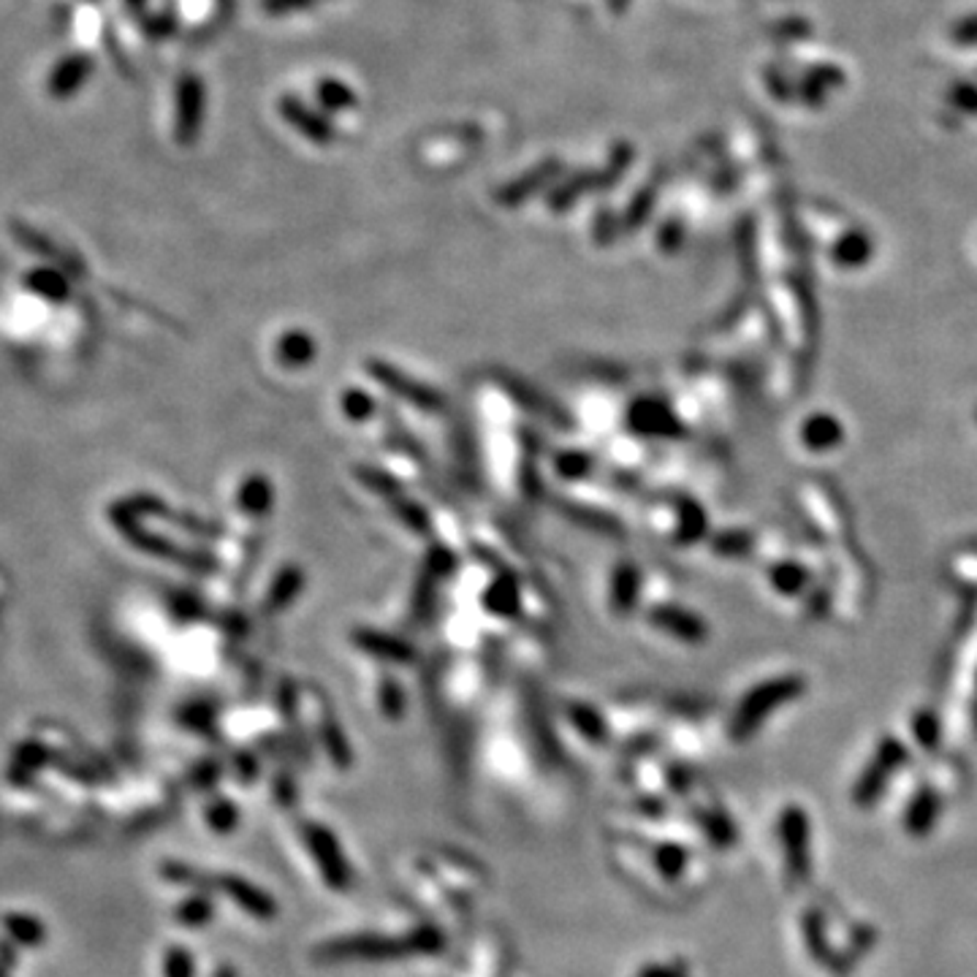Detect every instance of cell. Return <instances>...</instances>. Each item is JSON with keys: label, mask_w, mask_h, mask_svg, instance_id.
Here are the masks:
<instances>
[{"label": "cell", "mask_w": 977, "mask_h": 977, "mask_svg": "<svg viewBox=\"0 0 977 977\" xmlns=\"http://www.w3.org/2000/svg\"><path fill=\"white\" fill-rule=\"evenodd\" d=\"M277 356L285 367H302V364L313 362V356H316V342L307 334H302V331H291V334L280 337Z\"/></svg>", "instance_id": "obj_19"}, {"label": "cell", "mask_w": 977, "mask_h": 977, "mask_svg": "<svg viewBox=\"0 0 977 977\" xmlns=\"http://www.w3.org/2000/svg\"><path fill=\"white\" fill-rule=\"evenodd\" d=\"M380 701H383V706H386V714H391V717H397L399 708H402V693H399L397 684H394V682H386V684H383V690H380Z\"/></svg>", "instance_id": "obj_36"}, {"label": "cell", "mask_w": 977, "mask_h": 977, "mask_svg": "<svg viewBox=\"0 0 977 977\" xmlns=\"http://www.w3.org/2000/svg\"><path fill=\"white\" fill-rule=\"evenodd\" d=\"M342 410H345L348 419L364 421V419H370V416H373L375 402L367 397V394H362V391H356V388H353V391H348L345 397H342Z\"/></svg>", "instance_id": "obj_27"}, {"label": "cell", "mask_w": 977, "mask_h": 977, "mask_svg": "<svg viewBox=\"0 0 977 977\" xmlns=\"http://www.w3.org/2000/svg\"><path fill=\"white\" fill-rule=\"evenodd\" d=\"M636 595H638L636 568H630V565H622L614 576V595H611V600H614V609L620 611V614H625V611H630L633 603H636Z\"/></svg>", "instance_id": "obj_22"}, {"label": "cell", "mask_w": 977, "mask_h": 977, "mask_svg": "<svg viewBox=\"0 0 977 977\" xmlns=\"http://www.w3.org/2000/svg\"><path fill=\"white\" fill-rule=\"evenodd\" d=\"M166 977H193V958L182 947H171L166 953Z\"/></svg>", "instance_id": "obj_29"}, {"label": "cell", "mask_w": 977, "mask_h": 977, "mask_svg": "<svg viewBox=\"0 0 977 977\" xmlns=\"http://www.w3.org/2000/svg\"><path fill=\"white\" fill-rule=\"evenodd\" d=\"M798 688H802V682H796V679H776V682H769L763 684V688L752 690L734 717L736 739H747V736L763 723L765 714H769L771 708L785 704V701H791L793 695L798 693Z\"/></svg>", "instance_id": "obj_3"}, {"label": "cell", "mask_w": 977, "mask_h": 977, "mask_svg": "<svg viewBox=\"0 0 977 977\" xmlns=\"http://www.w3.org/2000/svg\"><path fill=\"white\" fill-rule=\"evenodd\" d=\"M313 0H264V9L272 11V14H283V11H294V9H305L310 5Z\"/></svg>", "instance_id": "obj_37"}, {"label": "cell", "mask_w": 977, "mask_h": 977, "mask_svg": "<svg viewBox=\"0 0 977 977\" xmlns=\"http://www.w3.org/2000/svg\"><path fill=\"white\" fill-rule=\"evenodd\" d=\"M573 723L579 725V728L584 730V734L590 736V739H598V736L603 734V723H600L598 714L592 712V708H587V706L573 708Z\"/></svg>", "instance_id": "obj_33"}, {"label": "cell", "mask_w": 977, "mask_h": 977, "mask_svg": "<svg viewBox=\"0 0 977 977\" xmlns=\"http://www.w3.org/2000/svg\"><path fill=\"white\" fill-rule=\"evenodd\" d=\"M651 622L660 625L662 630L673 633L679 638H688V641H698L704 636V625L698 622V616L688 614V611H679V609H660L651 614Z\"/></svg>", "instance_id": "obj_16"}, {"label": "cell", "mask_w": 977, "mask_h": 977, "mask_svg": "<svg viewBox=\"0 0 977 977\" xmlns=\"http://www.w3.org/2000/svg\"><path fill=\"white\" fill-rule=\"evenodd\" d=\"M495 595H497V600H489L491 611H497V614H513V609H516V603H519L516 587L495 584Z\"/></svg>", "instance_id": "obj_32"}, {"label": "cell", "mask_w": 977, "mask_h": 977, "mask_svg": "<svg viewBox=\"0 0 977 977\" xmlns=\"http://www.w3.org/2000/svg\"><path fill=\"white\" fill-rule=\"evenodd\" d=\"M239 508L250 516H264L266 511L272 508V487L264 476H253L242 484L239 489Z\"/></svg>", "instance_id": "obj_18"}, {"label": "cell", "mask_w": 977, "mask_h": 977, "mask_svg": "<svg viewBox=\"0 0 977 977\" xmlns=\"http://www.w3.org/2000/svg\"><path fill=\"white\" fill-rule=\"evenodd\" d=\"M627 424L641 434H662V438L677 430V419L660 402H638L627 416Z\"/></svg>", "instance_id": "obj_13"}, {"label": "cell", "mask_w": 977, "mask_h": 977, "mask_svg": "<svg viewBox=\"0 0 977 977\" xmlns=\"http://www.w3.org/2000/svg\"><path fill=\"white\" fill-rule=\"evenodd\" d=\"M25 288L36 291L38 296H44V299L49 302H63L68 299V294H71L68 277H63V274L55 270H33L25 277Z\"/></svg>", "instance_id": "obj_20"}, {"label": "cell", "mask_w": 977, "mask_h": 977, "mask_svg": "<svg viewBox=\"0 0 977 977\" xmlns=\"http://www.w3.org/2000/svg\"><path fill=\"white\" fill-rule=\"evenodd\" d=\"M388 500H391V505H394V511H397V516L402 519L405 524H408L410 530H416V533H427V530H430V519H427V513H424V508L421 505H416L413 500H405L402 495H391L388 497Z\"/></svg>", "instance_id": "obj_25"}, {"label": "cell", "mask_w": 977, "mask_h": 977, "mask_svg": "<svg viewBox=\"0 0 977 977\" xmlns=\"http://www.w3.org/2000/svg\"><path fill=\"white\" fill-rule=\"evenodd\" d=\"M592 462L584 454H563V459L557 462V470L568 478H581L584 473H590Z\"/></svg>", "instance_id": "obj_31"}, {"label": "cell", "mask_w": 977, "mask_h": 977, "mask_svg": "<svg viewBox=\"0 0 977 977\" xmlns=\"http://www.w3.org/2000/svg\"><path fill=\"white\" fill-rule=\"evenodd\" d=\"M215 977H237V975H234L231 967H223L220 973H215Z\"/></svg>", "instance_id": "obj_39"}, {"label": "cell", "mask_w": 977, "mask_h": 977, "mask_svg": "<svg viewBox=\"0 0 977 977\" xmlns=\"http://www.w3.org/2000/svg\"><path fill=\"white\" fill-rule=\"evenodd\" d=\"M936 815H940V798H936V793L921 791L916 798H912L910 807H907L905 815L907 833H912V837H923V833H929L931 826H934Z\"/></svg>", "instance_id": "obj_15"}, {"label": "cell", "mask_w": 977, "mask_h": 977, "mask_svg": "<svg viewBox=\"0 0 977 977\" xmlns=\"http://www.w3.org/2000/svg\"><path fill=\"white\" fill-rule=\"evenodd\" d=\"M93 68H95L93 55L79 53V49L68 57H63V60H57L53 73H49L47 93L57 101L71 99V95L79 93V90H82V84L93 77Z\"/></svg>", "instance_id": "obj_11"}, {"label": "cell", "mask_w": 977, "mask_h": 977, "mask_svg": "<svg viewBox=\"0 0 977 977\" xmlns=\"http://www.w3.org/2000/svg\"><path fill=\"white\" fill-rule=\"evenodd\" d=\"M318 99H321V104L329 106V109H345V106L356 104V99H353L351 90H348L345 84H340V82H321V84H318Z\"/></svg>", "instance_id": "obj_26"}, {"label": "cell", "mask_w": 977, "mask_h": 977, "mask_svg": "<svg viewBox=\"0 0 977 977\" xmlns=\"http://www.w3.org/2000/svg\"><path fill=\"white\" fill-rule=\"evenodd\" d=\"M109 516H112L114 527H117L120 533H123L125 538L130 541V546L141 548V552H147V554H156V557L177 559V563H182V565H185V568L215 570V559L207 557V554L185 552V548H177L174 543L161 538V535H152V533H147V530H141L139 527V516H134V513H130V511H125V508L120 505V502H117V505H112Z\"/></svg>", "instance_id": "obj_2"}, {"label": "cell", "mask_w": 977, "mask_h": 977, "mask_svg": "<svg viewBox=\"0 0 977 977\" xmlns=\"http://www.w3.org/2000/svg\"><path fill=\"white\" fill-rule=\"evenodd\" d=\"M5 925L14 931L16 940L27 942V945H36V942L42 940V925H38L36 921H31V918H22V921L20 918H5Z\"/></svg>", "instance_id": "obj_30"}, {"label": "cell", "mask_w": 977, "mask_h": 977, "mask_svg": "<svg viewBox=\"0 0 977 977\" xmlns=\"http://www.w3.org/2000/svg\"><path fill=\"white\" fill-rule=\"evenodd\" d=\"M901 760H905V750H901L899 741L888 739L879 745L877 756H874L872 763L866 765V771L861 774L859 785H855V791H853L855 807H872L874 798L883 793L885 782L896 774V769L901 765Z\"/></svg>", "instance_id": "obj_6"}, {"label": "cell", "mask_w": 977, "mask_h": 977, "mask_svg": "<svg viewBox=\"0 0 977 977\" xmlns=\"http://www.w3.org/2000/svg\"><path fill=\"white\" fill-rule=\"evenodd\" d=\"M145 3H147V0H123V5H125V9H128V11H134V14H139V11H141V9H145Z\"/></svg>", "instance_id": "obj_38"}, {"label": "cell", "mask_w": 977, "mask_h": 977, "mask_svg": "<svg viewBox=\"0 0 977 977\" xmlns=\"http://www.w3.org/2000/svg\"><path fill=\"white\" fill-rule=\"evenodd\" d=\"M234 822H237V813H234L231 804L220 802L213 813H209V826H213L215 831H231Z\"/></svg>", "instance_id": "obj_34"}, {"label": "cell", "mask_w": 977, "mask_h": 977, "mask_svg": "<svg viewBox=\"0 0 977 977\" xmlns=\"http://www.w3.org/2000/svg\"><path fill=\"white\" fill-rule=\"evenodd\" d=\"M554 171H557V163L548 161L546 166H541V169H535L530 177H524V180H516V182H511V185H508V188H502V191L497 193V202L519 204V202H522V198H527L530 193L535 191V188H541L543 182L552 180Z\"/></svg>", "instance_id": "obj_21"}, {"label": "cell", "mask_w": 977, "mask_h": 977, "mask_svg": "<svg viewBox=\"0 0 977 977\" xmlns=\"http://www.w3.org/2000/svg\"><path fill=\"white\" fill-rule=\"evenodd\" d=\"M780 839L785 844V866L791 883H807L809 877V820L798 807H787L780 815Z\"/></svg>", "instance_id": "obj_4"}, {"label": "cell", "mask_w": 977, "mask_h": 977, "mask_svg": "<svg viewBox=\"0 0 977 977\" xmlns=\"http://www.w3.org/2000/svg\"><path fill=\"white\" fill-rule=\"evenodd\" d=\"M636 977H690V975L684 964L668 962V964H649V967H644Z\"/></svg>", "instance_id": "obj_35"}, {"label": "cell", "mask_w": 977, "mask_h": 977, "mask_svg": "<svg viewBox=\"0 0 977 977\" xmlns=\"http://www.w3.org/2000/svg\"><path fill=\"white\" fill-rule=\"evenodd\" d=\"M11 234H14L16 242H20L22 248L31 250V253L44 255V259L55 261V264H60V266H68V270H71L73 274H82V264H79V261L73 259V255L63 253V250L57 248L55 242H49V237L38 234L36 228L25 226V223H20V220H14V223H11Z\"/></svg>", "instance_id": "obj_12"}, {"label": "cell", "mask_w": 977, "mask_h": 977, "mask_svg": "<svg viewBox=\"0 0 977 977\" xmlns=\"http://www.w3.org/2000/svg\"><path fill=\"white\" fill-rule=\"evenodd\" d=\"M655 861H657V872H660L662 877L679 879L684 872V864H688V853H684L679 844H662V848L655 853Z\"/></svg>", "instance_id": "obj_24"}, {"label": "cell", "mask_w": 977, "mask_h": 977, "mask_svg": "<svg viewBox=\"0 0 977 977\" xmlns=\"http://www.w3.org/2000/svg\"><path fill=\"white\" fill-rule=\"evenodd\" d=\"M204 117V88L202 79L188 73L177 84V120H174V139L180 145H191L198 136Z\"/></svg>", "instance_id": "obj_7"}, {"label": "cell", "mask_w": 977, "mask_h": 977, "mask_svg": "<svg viewBox=\"0 0 977 977\" xmlns=\"http://www.w3.org/2000/svg\"><path fill=\"white\" fill-rule=\"evenodd\" d=\"M280 112H283L285 120H288V123H294L296 128L302 130V134L310 136V139H316V141H329L331 139V125L326 123L321 114H316V112H310V109H305L296 99H283V101H280Z\"/></svg>", "instance_id": "obj_14"}, {"label": "cell", "mask_w": 977, "mask_h": 977, "mask_svg": "<svg viewBox=\"0 0 977 977\" xmlns=\"http://www.w3.org/2000/svg\"><path fill=\"white\" fill-rule=\"evenodd\" d=\"M443 945V936L438 929L413 931L408 940H388L378 934L342 936L331 940L321 947L323 962H388V958H405L410 953H434Z\"/></svg>", "instance_id": "obj_1"}, {"label": "cell", "mask_w": 977, "mask_h": 977, "mask_svg": "<svg viewBox=\"0 0 977 977\" xmlns=\"http://www.w3.org/2000/svg\"><path fill=\"white\" fill-rule=\"evenodd\" d=\"M209 888L220 890L223 896H228L234 905L242 907V910L248 912L250 918H255V921H272V918L277 916V905H274L272 896L264 894L259 885L248 883V879L234 877V874H220V877H215L213 883H209Z\"/></svg>", "instance_id": "obj_9"}, {"label": "cell", "mask_w": 977, "mask_h": 977, "mask_svg": "<svg viewBox=\"0 0 977 977\" xmlns=\"http://www.w3.org/2000/svg\"><path fill=\"white\" fill-rule=\"evenodd\" d=\"M370 373H373V378L378 380L380 386H386L388 391L397 394V397L405 399V402L416 405V408H421V410H440V408H443V397H440V394L434 391V388L424 386V383H421V380H413V378H410V375L399 373V370L391 367V364L373 362V364H370Z\"/></svg>", "instance_id": "obj_8"}, {"label": "cell", "mask_w": 977, "mask_h": 977, "mask_svg": "<svg viewBox=\"0 0 977 977\" xmlns=\"http://www.w3.org/2000/svg\"><path fill=\"white\" fill-rule=\"evenodd\" d=\"M299 587H302V573H299V570L285 568L283 573H280L277 579H274V584H272V590H270V598H266V609L280 611V609H283V605H288L291 600L296 598V592H299Z\"/></svg>", "instance_id": "obj_23"}, {"label": "cell", "mask_w": 977, "mask_h": 977, "mask_svg": "<svg viewBox=\"0 0 977 977\" xmlns=\"http://www.w3.org/2000/svg\"><path fill=\"white\" fill-rule=\"evenodd\" d=\"M71 36L79 53H99L112 38V27L106 22V11L99 3H73L71 9Z\"/></svg>", "instance_id": "obj_10"}, {"label": "cell", "mask_w": 977, "mask_h": 977, "mask_svg": "<svg viewBox=\"0 0 977 977\" xmlns=\"http://www.w3.org/2000/svg\"><path fill=\"white\" fill-rule=\"evenodd\" d=\"M213 918V907H209L207 899H191L177 910V921L185 923V925H202Z\"/></svg>", "instance_id": "obj_28"}, {"label": "cell", "mask_w": 977, "mask_h": 977, "mask_svg": "<svg viewBox=\"0 0 977 977\" xmlns=\"http://www.w3.org/2000/svg\"><path fill=\"white\" fill-rule=\"evenodd\" d=\"M356 644L362 649H367V651H373V655L383 657V660H394V662L413 660V651H410L408 644H402V641H399V638L383 636V633H375V630L356 633Z\"/></svg>", "instance_id": "obj_17"}, {"label": "cell", "mask_w": 977, "mask_h": 977, "mask_svg": "<svg viewBox=\"0 0 977 977\" xmlns=\"http://www.w3.org/2000/svg\"><path fill=\"white\" fill-rule=\"evenodd\" d=\"M305 839L307 848H310L313 859H316L318 868H321L323 879L334 890H342L345 885H351V864L342 855L340 842L334 839V833L329 828L318 826V822H305Z\"/></svg>", "instance_id": "obj_5"}]
</instances>
